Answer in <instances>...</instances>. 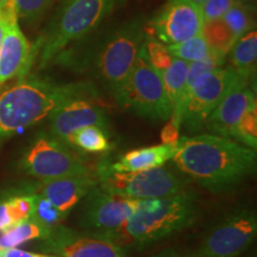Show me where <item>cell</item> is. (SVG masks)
I'll return each mask as SVG.
<instances>
[{"instance_id":"6da1fadb","label":"cell","mask_w":257,"mask_h":257,"mask_svg":"<svg viewBox=\"0 0 257 257\" xmlns=\"http://www.w3.org/2000/svg\"><path fill=\"white\" fill-rule=\"evenodd\" d=\"M172 161L201 187L218 192L251 174L256 150L218 135H195L179 138Z\"/></svg>"},{"instance_id":"7a4b0ae2","label":"cell","mask_w":257,"mask_h":257,"mask_svg":"<svg viewBox=\"0 0 257 257\" xmlns=\"http://www.w3.org/2000/svg\"><path fill=\"white\" fill-rule=\"evenodd\" d=\"M95 96L91 82L57 83L36 76L22 78L0 91V141L47 119L67 101Z\"/></svg>"},{"instance_id":"3957f363","label":"cell","mask_w":257,"mask_h":257,"mask_svg":"<svg viewBox=\"0 0 257 257\" xmlns=\"http://www.w3.org/2000/svg\"><path fill=\"white\" fill-rule=\"evenodd\" d=\"M123 0H64L32 47V59L44 68L70 44L95 30Z\"/></svg>"},{"instance_id":"277c9868","label":"cell","mask_w":257,"mask_h":257,"mask_svg":"<svg viewBox=\"0 0 257 257\" xmlns=\"http://www.w3.org/2000/svg\"><path fill=\"white\" fill-rule=\"evenodd\" d=\"M197 212L195 195L187 191L167 198L142 200L136 213L108 239L117 244L121 240L135 245H147L191 225Z\"/></svg>"},{"instance_id":"5b68a950","label":"cell","mask_w":257,"mask_h":257,"mask_svg":"<svg viewBox=\"0 0 257 257\" xmlns=\"http://www.w3.org/2000/svg\"><path fill=\"white\" fill-rule=\"evenodd\" d=\"M144 38L142 21L134 19L112 31L95 49L93 72L114 99L130 78Z\"/></svg>"},{"instance_id":"8992f818","label":"cell","mask_w":257,"mask_h":257,"mask_svg":"<svg viewBox=\"0 0 257 257\" xmlns=\"http://www.w3.org/2000/svg\"><path fill=\"white\" fill-rule=\"evenodd\" d=\"M117 104L141 117L168 120L173 107L160 75L150 66L142 46L126 85L115 99Z\"/></svg>"},{"instance_id":"52a82bcc","label":"cell","mask_w":257,"mask_h":257,"mask_svg":"<svg viewBox=\"0 0 257 257\" xmlns=\"http://www.w3.org/2000/svg\"><path fill=\"white\" fill-rule=\"evenodd\" d=\"M21 166L28 175L38 181L91 175L87 163L50 134H40L32 141L23 154Z\"/></svg>"},{"instance_id":"ba28073f","label":"cell","mask_w":257,"mask_h":257,"mask_svg":"<svg viewBox=\"0 0 257 257\" xmlns=\"http://www.w3.org/2000/svg\"><path fill=\"white\" fill-rule=\"evenodd\" d=\"M243 82H249V80L231 67H220L202 74L192 83L186 94L181 125L189 131L200 130L225 95Z\"/></svg>"},{"instance_id":"9c48e42d","label":"cell","mask_w":257,"mask_h":257,"mask_svg":"<svg viewBox=\"0 0 257 257\" xmlns=\"http://www.w3.org/2000/svg\"><path fill=\"white\" fill-rule=\"evenodd\" d=\"M98 185L102 191L135 200L167 198L185 191L181 179L163 166L133 173H113L101 168Z\"/></svg>"},{"instance_id":"30bf717a","label":"cell","mask_w":257,"mask_h":257,"mask_svg":"<svg viewBox=\"0 0 257 257\" xmlns=\"http://www.w3.org/2000/svg\"><path fill=\"white\" fill-rule=\"evenodd\" d=\"M257 233V216L252 210L231 213L206 234L195 257H238L251 245Z\"/></svg>"},{"instance_id":"8fae6325","label":"cell","mask_w":257,"mask_h":257,"mask_svg":"<svg viewBox=\"0 0 257 257\" xmlns=\"http://www.w3.org/2000/svg\"><path fill=\"white\" fill-rule=\"evenodd\" d=\"M82 225L93 233L110 238L136 213L142 200L125 198L95 187L87 195Z\"/></svg>"},{"instance_id":"7c38bea8","label":"cell","mask_w":257,"mask_h":257,"mask_svg":"<svg viewBox=\"0 0 257 257\" xmlns=\"http://www.w3.org/2000/svg\"><path fill=\"white\" fill-rule=\"evenodd\" d=\"M204 23L200 6L195 3L167 0L150 23V30L165 46H172L201 34Z\"/></svg>"},{"instance_id":"4fadbf2b","label":"cell","mask_w":257,"mask_h":257,"mask_svg":"<svg viewBox=\"0 0 257 257\" xmlns=\"http://www.w3.org/2000/svg\"><path fill=\"white\" fill-rule=\"evenodd\" d=\"M42 249L57 257H125L124 250L113 240L96 233H82L55 225Z\"/></svg>"},{"instance_id":"5bb4252c","label":"cell","mask_w":257,"mask_h":257,"mask_svg":"<svg viewBox=\"0 0 257 257\" xmlns=\"http://www.w3.org/2000/svg\"><path fill=\"white\" fill-rule=\"evenodd\" d=\"M48 119L50 135L62 143H66L67 138L79 128L96 125L107 130L110 124L104 108L89 98L67 101L57 107Z\"/></svg>"},{"instance_id":"9a60e30c","label":"cell","mask_w":257,"mask_h":257,"mask_svg":"<svg viewBox=\"0 0 257 257\" xmlns=\"http://www.w3.org/2000/svg\"><path fill=\"white\" fill-rule=\"evenodd\" d=\"M253 108H257L255 92L248 82L239 83L212 111L205 125L213 135L232 140L234 130Z\"/></svg>"},{"instance_id":"2e32d148","label":"cell","mask_w":257,"mask_h":257,"mask_svg":"<svg viewBox=\"0 0 257 257\" xmlns=\"http://www.w3.org/2000/svg\"><path fill=\"white\" fill-rule=\"evenodd\" d=\"M95 187H98V179L92 175L67 176L40 181L31 193L49 202L61 216L66 218L79 201L87 197Z\"/></svg>"},{"instance_id":"e0dca14e","label":"cell","mask_w":257,"mask_h":257,"mask_svg":"<svg viewBox=\"0 0 257 257\" xmlns=\"http://www.w3.org/2000/svg\"><path fill=\"white\" fill-rule=\"evenodd\" d=\"M32 63V46L19 28L18 18H12L0 47V87L17 76L25 78Z\"/></svg>"},{"instance_id":"ac0fdd59","label":"cell","mask_w":257,"mask_h":257,"mask_svg":"<svg viewBox=\"0 0 257 257\" xmlns=\"http://www.w3.org/2000/svg\"><path fill=\"white\" fill-rule=\"evenodd\" d=\"M174 153L175 144L141 148L126 153L117 162L102 167V169L113 173H133L159 168L172 160Z\"/></svg>"},{"instance_id":"d6986e66","label":"cell","mask_w":257,"mask_h":257,"mask_svg":"<svg viewBox=\"0 0 257 257\" xmlns=\"http://www.w3.org/2000/svg\"><path fill=\"white\" fill-rule=\"evenodd\" d=\"M36 204V194L31 192L0 200V232L34 217Z\"/></svg>"},{"instance_id":"ffe728a7","label":"cell","mask_w":257,"mask_h":257,"mask_svg":"<svg viewBox=\"0 0 257 257\" xmlns=\"http://www.w3.org/2000/svg\"><path fill=\"white\" fill-rule=\"evenodd\" d=\"M53 227L32 217L0 232V250L18 248L30 240H44L49 236Z\"/></svg>"},{"instance_id":"44dd1931","label":"cell","mask_w":257,"mask_h":257,"mask_svg":"<svg viewBox=\"0 0 257 257\" xmlns=\"http://www.w3.org/2000/svg\"><path fill=\"white\" fill-rule=\"evenodd\" d=\"M231 68L240 76L250 79L255 74L257 60V32L255 29L237 40L230 50Z\"/></svg>"},{"instance_id":"7402d4cb","label":"cell","mask_w":257,"mask_h":257,"mask_svg":"<svg viewBox=\"0 0 257 257\" xmlns=\"http://www.w3.org/2000/svg\"><path fill=\"white\" fill-rule=\"evenodd\" d=\"M64 144L86 153H104L111 148L107 130L96 125L79 128L67 138Z\"/></svg>"},{"instance_id":"603a6c76","label":"cell","mask_w":257,"mask_h":257,"mask_svg":"<svg viewBox=\"0 0 257 257\" xmlns=\"http://www.w3.org/2000/svg\"><path fill=\"white\" fill-rule=\"evenodd\" d=\"M201 35L214 53L225 57L227 56V54L230 53V50L237 42L236 36L227 27L223 18L205 22Z\"/></svg>"},{"instance_id":"cb8c5ba5","label":"cell","mask_w":257,"mask_h":257,"mask_svg":"<svg viewBox=\"0 0 257 257\" xmlns=\"http://www.w3.org/2000/svg\"><path fill=\"white\" fill-rule=\"evenodd\" d=\"M167 49L176 59L185 61L187 63L201 61L214 53L201 34L184 42H180V43L167 46Z\"/></svg>"},{"instance_id":"d4e9b609","label":"cell","mask_w":257,"mask_h":257,"mask_svg":"<svg viewBox=\"0 0 257 257\" xmlns=\"http://www.w3.org/2000/svg\"><path fill=\"white\" fill-rule=\"evenodd\" d=\"M223 19L227 27L231 29L237 40L246 32L252 30L253 18L252 10L249 5L244 4L243 0H239L223 16Z\"/></svg>"},{"instance_id":"484cf974","label":"cell","mask_w":257,"mask_h":257,"mask_svg":"<svg viewBox=\"0 0 257 257\" xmlns=\"http://www.w3.org/2000/svg\"><path fill=\"white\" fill-rule=\"evenodd\" d=\"M50 3L51 0H14L16 16L28 23H35L47 11Z\"/></svg>"},{"instance_id":"4316f807","label":"cell","mask_w":257,"mask_h":257,"mask_svg":"<svg viewBox=\"0 0 257 257\" xmlns=\"http://www.w3.org/2000/svg\"><path fill=\"white\" fill-rule=\"evenodd\" d=\"M225 56H221L219 54L213 53L206 59L197 61V62L189 63L187 79H186V94H187L188 88L191 87L192 83L197 80L202 74H206L212 70L220 68L224 66ZM186 99V98H185Z\"/></svg>"},{"instance_id":"83f0119b","label":"cell","mask_w":257,"mask_h":257,"mask_svg":"<svg viewBox=\"0 0 257 257\" xmlns=\"http://www.w3.org/2000/svg\"><path fill=\"white\" fill-rule=\"evenodd\" d=\"M237 2H239V0H206L204 4L200 5L204 22L223 18V16Z\"/></svg>"},{"instance_id":"f1b7e54d","label":"cell","mask_w":257,"mask_h":257,"mask_svg":"<svg viewBox=\"0 0 257 257\" xmlns=\"http://www.w3.org/2000/svg\"><path fill=\"white\" fill-rule=\"evenodd\" d=\"M163 144H175L179 140V128L169 121L168 124L163 127L162 134H161Z\"/></svg>"},{"instance_id":"f546056e","label":"cell","mask_w":257,"mask_h":257,"mask_svg":"<svg viewBox=\"0 0 257 257\" xmlns=\"http://www.w3.org/2000/svg\"><path fill=\"white\" fill-rule=\"evenodd\" d=\"M153 257H195V256H184V255H180V253L173 252V251H163L159 253V255H155Z\"/></svg>"},{"instance_id":"4dcf8cb0","label":"cell","mask_w":257,"mask_h":257,"mask_svg":"<svg viewBox=\"0 0 257 257\" xmlns=\"http://www.w3.org/2000/svg\"><path fill=\"white\" fill-rule=\"evenodd\" d=\"M9 3H10V0H0V14L4 11V9L8 6Z\"/></svg>"},{"instance_id":"1f68e13d","label":"cell","mask_w":257,"mask_h":257,"mask_svg":"<svg viewBox=\"0 0 257 257\" xmlns=\"http://www.w3.org/2000/svg\"><path fill=\"white\" fill-rule=\"evenodd\" d=\"M191 2H193V3H195V4H197V5H199V6H200V5H202V4H204V3H205V2H206V0H191Z\"/></svg>"},{"instance_id":"d6a6232c","label":"cell","mask_w":257,"mask_h":257,"mask_svg":"<svg viewBox=\"0 0 257 257\" xmlns=\"http://www.w3.org/2000/svg\"><path fill=\"white\" fill-rule=\"evenodd\" d=\"M40 257H57L55 255H48V253H41Z\"/></svg>"}]
</instances>
